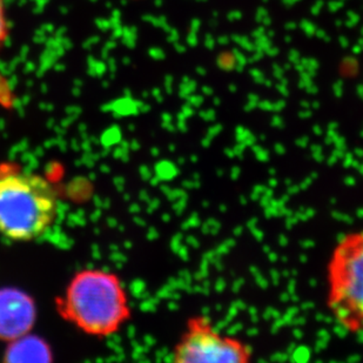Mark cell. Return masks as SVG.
Returning a JSON list of instances; mask_svg holds the SVG:
<instances>
[{"instance_id":"6da1fadb","label":"cell","mask_w":363,"mask_h":363,"mask_svg":"<svg viewBox=\"0 0 363 363\" xmlns=\"http://www.w3.org/2000/svg\"><path fill=\"white\" fill-rule=\"evenodd\" d=\"M60 315L89 335L108 336L130 319L126 291L117 275L99 269L77 273L57 301Z\"/></svg>"},{"instance_id":"7a4b0ae2","label":"cell","mask_w":363,"mask_h":363,"mask_svg":"<svg viewBox=\"0 0 363 363\" xmlns=\"http://www.w3.org/2000/svg\"><path fill=\"white\" fill-rule=\"evenodd\" d=\"M58 194L41 175L14 172L0 175V234L12 241L35 240L50 228Z\"/></svg>"},{"instance_id":"3957f363","label":"cell","mask_w":363,"mask_h":363,"mask_svg":"<svg viewBox=\"0 0 363 363\" xmlns=\"http://www.w3.org/2000/svg\"><path fill=\"white\" fill-rule=\"evenodd\" d=\"M327 309L341 328L363 332V230L345 234L325 268Z\"/></svg>"},{"instance_id":"277c9868","label":"cell","mask_w":363,"mask_h":363,"mask_svg":"<svg viewBox=\"0 0 363 363\" xmlns=\"http://www.w3.org/2000/svg\"><path fill=\"white\" fill-rule=\"evenodd\" d=\"M177 363H247L253 350L242 340L220 332L203 315L189 318L172 350Z\"/></svg>"},{"instance_id":"5b68a950","label":"cell","mask_w":363,"mask_h":363,"mask_svg":"<svg viewBox=\"0 0 363 363\" xmlns=\"http://www.w3.org/2000/svg\"><path fill=\"white\" fill-rule=\"evenodd\" d=\"M35 320L32 296L19 288H0V341L11 342L31 333Z\"/></svg>"},{"instance_id":"8992f818","label":"cell","mask_w":363,"mask_h":363,"mask_svg":"<svg viewBox=\"0 0 363 363\" xmlns=\"http://www.w3.org/2000/svg\"><path fill=\"white\" fill-rule=\"evenodd\" d=\"M52 350L44 339L39 336L26 335L9 342L4 354L5 362H51Z\"/></svg>"},{"instance_id":"52a82bcc","label":"cell","mask_w":363,"mask_h":363,"mask_svg":"<svg viewBox=\"0 0 363 363\" xmlns=\"http://www.w3.org/2000/svg\"><path fill=\"white\" fill-rule=\"evenodd\" d=\"M9 37V24H7L6 13H5V5L4 0H0V50L5 44Z\"/></svg>"}]
</instances>
